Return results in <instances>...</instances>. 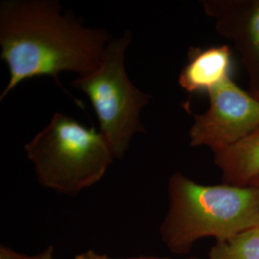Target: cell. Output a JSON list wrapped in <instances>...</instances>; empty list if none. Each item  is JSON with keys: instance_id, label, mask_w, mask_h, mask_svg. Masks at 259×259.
<instances>
[{"instance_id": "obj_1", "label": "cell", "mask_w": 259, "mask_h": 259, "mask_svg": "<svg viewBox=\"0 0 259 259\" xmlns=\"http://www.w3.org/2000/svg\"><path fill=\"white\" fill-rule=\"evenodd\" d=\"M111 40L107 30L85 27L71 13L63 15L58 1H3L0 58L8 65L10 79L0 99L23 81L38 76H51L65 90L59 74L93 72Z\"/></svg>"}, {"instance_id": "obj_6", "label": "cell", "mask_w": 259, "mask_h": 259, "mask_svg": "<svg viewBox=\"0 0 259 259\" xmlns=\"http://www.w3.org/2000/svg\"><path fill=\"white\" fill-rule=\"evenodd\" d=\"M204 13L215 20L219 36L238 53L250 80V93L259 91V0H204Z\"/></svg>"}, {"instance_id": "obj_15", "label": "cell", "mask_w": 259, "mask_h": 259, "mask_svg": "<svg viewBox=\"0 0 259 259\" xmlns=\"http://www.w3.org/2000/svg\"><path fill=\"white\" fill-rule=\"evenodd\" d=\"M189 259H199V258H195V257H192V258H189Z\"/></svg>"}, {"instance_id": "obj_4", "label": "cell", "mask_w": 259, "mask_h": 259, "mask_svg": "<svg viewBox=\"0 0 259 259\" xmlns=\"http://www.w3.org/2000/svg\"><path fill=\"white\" fill-rule=\"evenodd\" d=\"M131 41L129 30L119 38L111 39L97 68L71 83L89 97L99 120L100 133L116 158L124 157L136 133L145 132L140 111L152 98L132 83L125 70V53Z\"/></svg>"}, {"instance_id": "obj_9", "label": "cell", "mask_w": 259, "mask_h": 259, "mask_svg": "<svg viewBox=\"0 0 259 259\" xmlns=\"http://www.w3.org/2000/svg\"><path fill=\"white\" fill-rule=\"evenodd\" d=\"M209 258L259 259V227L217 242L210 250Z\"/></svg>"}, {"instance_id": "obj_11", "label": "cell", "mask_w": 259, "mask_h": 259, "mask_svg": "<svg viewBox=\"0 0 259 259\" xmlns=\"http://www.w3.org/2000/svg\"><path fill=\"white\" fill-rule=\"evenodd\" d=\"M0 259H36V255H25L2 245L0 247Z\"/></svg>"}, {"instance_id": "obj_3", "label": "cell", "mask_w": 259, "mask_h": 259, "mask_svg": "<svg viewBox=\"0 0 259 259\" xmlns=\"http://www.w3.org/2000/svg\"><path fill=\"white\" fill-rule=\"evenodd\" d=\"M25 152L38 183L69 196L97 184L114 158L100 132L61 112L25 145Z\"/></svg>"}, {"instance_id": "obj_13", "label": "cell", "mask_w": 259, "mask_h": 259, "mask_svg": "<svg viewBox=\"0 0 259 259\" xmlns=\"http://www.w3.org/2000/svg\"><path fill=\"white\" fill-rule=\"evenodd\" d=\"M251 93V94H252V95H253V96H254V97H255V98H257V99H258L259 100V91L258 92H253V93Z\"/></svg>"}, {"instance_id": "obj_14", "label": "cell", "mask_w": 259, "mask_h": 259, "mask_svg": "<svg viewBox=\"0 0 259 259\" xmlns=\"http://www.w3.org/2000/svg\"><path fill=\"white\" fill-rule=\"evenodd\" d=\"M252 185H254V186H257V187L259 188V180L257 181V182H255V183H254V184H253Z\"/></svg>"}, {"instance_id": "obj_8", "label": "cell", "mask_w": 259, "mask_h": 259, "mask_svg": "<svg viewBox=\"0 0 259 259\" xmlns=\"http://www.w3.org/2000/svg\"><path fill=\"white\" fill-rule=\"evenodd\" d=\"M227 185L250 186L259 180V128L229 148L214 153Z\"/></svg>"}, {"instance_id": "obj_2", "label": "cell", "mask_w": 259, "mask_h": 259, "mask_svg": "<svg viewBox=\"0 0 259 259\" xmlns=\"http://www.w3.org/2000/svg\"><path fill=\"white\" fill-rule=\"evenodd\" d=\"M168 193L169 208L159 231L164 245L177 254L188 252L202 238L222 242L259 227L257 186L200 185L175 173Z\"/></svg>"}, {"instance_id": "obj_7", "label": "cell", "mask_w": 259, "mask_h": 259, "mask_svg": "<svg viewBox=\"0 0 259 259\" xmlns=\"http://www.w3.org/2000/svg\"><path fill=\"white\" fill-rule=\"evenodd\" d=\"M232 51L229 46L199 48L188 51V63L179 76L180 85L188 93H208L231 78Z\"/></svg>"}, {"instance_id": "obj_12", "label": "cell", "mask_w": 259, "mask_h": 259, "mask_svg": "<svg viewBox=\"0 0 259 259\" xmlns=\"http://www.w3.org/2000/svg\"><path fill=\"white\" fill-rule=\"evenodd\" d=\"M36 259H55L53 247H48L46 250H42L40 253L36 255Z\"/></svg>"}, {"instance_id": "obj_10", "label": "cell", "mask_w": 259, "mask_h": 259, "mask_svg": "<svg viewBox=\"0 0 259 259\" xmlns=\"http://www.w3.org/2000/svg\"><path fill=\"white\" fill-rule=\"evenodd\" d=\"M74 259H170L164 257H156V256H135V257H125V258H117V257H111L107 254H101L93 250H85L83 252H80L76 254Z\"/></svg>"}, {"instance_id": "obj_5", "label": "cell", "mask_w": 259, "mask_h": 259, "mask_svg": "<svg viewBox=\"0 0 259 259\" xmlns=\"http://www.w3.org/2000/svg\"><path fill=\"white\" fill-rule=\"evenodd\" d=\"M209 108L194 114L190 146H207L213 153L229 148L259 128V100L231 78L208 93Z\"/></svg>"}]
</instances>
